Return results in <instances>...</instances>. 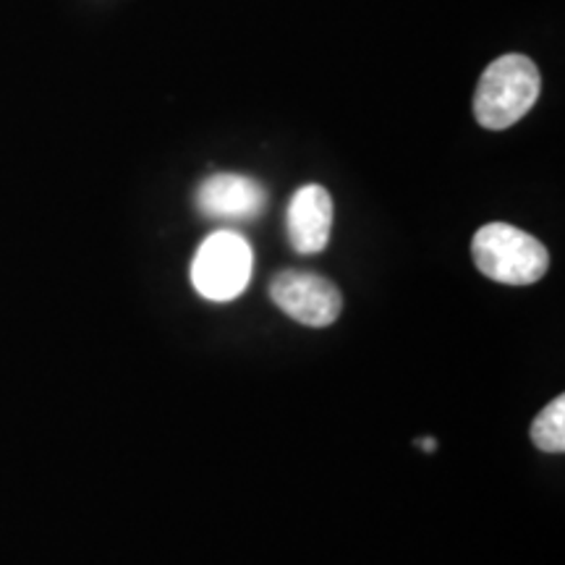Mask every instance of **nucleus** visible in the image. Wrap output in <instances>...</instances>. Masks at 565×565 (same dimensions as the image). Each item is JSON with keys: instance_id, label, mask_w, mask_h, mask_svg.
Here are the masks:
<instances>
[{"instance_id": "7", "label": "nucleus", "mask_w": 565, "mask_h": 565, "mask_svg": "<svg viewBox=\"0 0 565 565\" xmlns=\"http://www.w3.org/2000/svg\"><path fill=\"white\" fill-rule=\"evenodd\" d=\"M532 443L545 454H563L565 450V398L557 395L555 401L542 408L532 422Z\"/></svg>"}, {"instance_id": "3", "label": "nucleus", "mask_w": 565, "mask_h": 565, "mask_svg": "<svg viewBox=\"0 0 565 565\" xmlns=\"http://www.w3.org/2000/svg\"><path fill=\"white\" fill-rule=\"evenodd\" d=\"M254 254L242 233L215 231L204 238L192 263L196 294L207 301H233L249 286Z\"/></svg>"}, {"instance_id": "4", "label": "nucleus", "mask_w": 565, "mask_h": 565, "mask_svg": "<svg viewBox=\"0 0 565 565\" xmlns=\"http://www.w3.org/2000/svg\"><path fill=\"white\" fill-rule=\"evenodd\" d=\"M270 299L291 320L307 328H328L343 312V296L335 282L315 273H278L270 282Z\"/></svg>"}, {"instance_id": "8", "label": "nucleus", "mask_w": 565, "mask_h": 565, "mask_svg": "<svg viewBox=\"0 0 565 565\" xmlns=\"http://www.w3.org/2000/svg\"><path fill=\"white\" fill-rule=\"evenodd\" d=\"M419 445H422L424 450H429V454H433V450H435V440H433V437H429V440H422Z\"/></svg>"}, {"instance_id": "1", "label": "nucleus", "mask_w": 565, "mask_h": 565, "mask_svg": "<svg viewBox=\"0 0 565 565\" xmlns=\"http://www.w3.org/2000/svg\"><path fill=\"white\" fill-rule=\"evenodd\" d=\"M540 68L526 55L511 53L484 68L475 95V116L490 131L511 129L540 97Z\"/></svg>"}, {"instance_id": "2", "label": "nucleus", "mask_w": 565, "mask_h": 565, "mask_svg": "<svg viewBox=\"0 0 565 565\" xmlns=\"http://www.w3.org/2000/svg\"><path fill=\"white\" fill-rule=\"evenodd\" d=\"M471 257L479 270L505 286H532L545 278L550 254L540 238L508 223H490L477 231Z\"/></svg>"}, {"instance_id": "6", "label": "nucleus", "mask_w": 565, "mask_h": 565, "mask_svg": "<svg viewBox=\"0 0 565 565\" xmlns=\"http://www.w3.org/2000/svg\"><path fill=\"white\" fill-rule=\"evenodd\" d=\"M333 231V200L328 189L309 183L291 196L286 215L288 242L299 254H320Z\"/></svg>"}, {"instance_id": "5", "label": "nucleus", "mask_w": 565, "mask_h": 565, "mask_svg": "<svg viewBox=\"0 0 565 565\" xmlns=\"http://www.w3.org/2000/svg\"><path fill=\"white\" fill-rule=\"evenodd\" d=\"M267 189L252 175L212 173L196 189V210L210 221L249 223L265 212Z\"/></svg>"}]
</instances>
